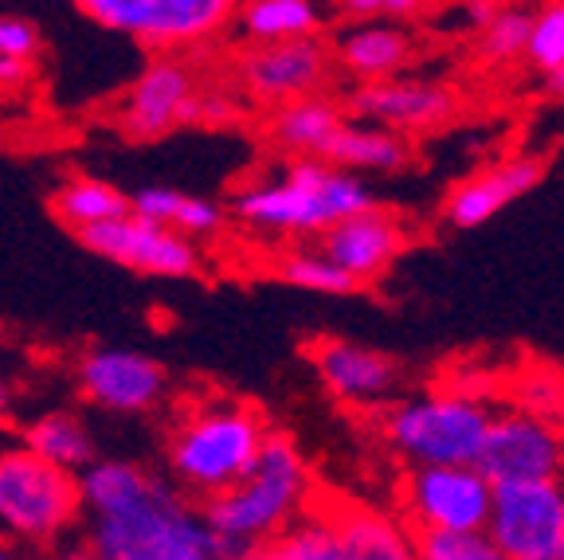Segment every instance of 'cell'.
I'll return each mask as SVG.
<instances>
[{"label": "cell", "mask_w": 564, "mask_h": 560, "mask_svg": "<svg viewBox=\"0 0 564 560\" xmlns=\"http://www.w3.org/2000/svg\"><path fill=\"white\" fill-rule=\"evenodd\" d=\"M475 466L490 486L564 478V435L553 420H541V416H494Z\"/></svg>", "instance_id": "obj_15"}, {"label": "cell", "mask_w": 564, "mask_h": 560, "mask_svg": "<svg viewBox=\"0 0 564 560\" xmlns=\"http://www.w3.org/2000/svg\"><path fill=\"white\" fill-rule=\"evenodd\" d=\"M525 63L541 75L564 67V4H545L533 9V24H529L525 40Z\"/></svg>", "instance_id": "obj_30"}, {"label": "cell", "mask_w": 564, "mask_h": 560, "mask_svg": "<svg viewBox=\"0 0 564 560\" xmlns=\"http://www.w3.org/2000/svg\"><path fill=\"white\" fill-rule=\"evenodd\" d=\"M529 24H533V9H518V4H498L490 24L478 32V55L486 63H513L525 60V40Z\"/></svg>", "instance_id": "obj_29"}, {"label": "cell", "mask_w": 564, "mask_h": 560, "mask_svg": "<svg viewBox=\"0 0 564 560\" xmlns=\"http://www.w3.org/2000/svg\"><path fill=\"white\" fill-rule=\"evenodd\" d=\"M12 412V385L4 377H0V420Z\"/></svg>", "instance_id": "obj_38"}, {"label": "cell", "mask_w": 564, "mask_h": 560, "mask_svg": "<svg viewBox=\"0 0 564 560\" xmlns=\"http://www.w3.org/2000/svg\"><path fill=\"white\" fill-rule=\"evenodd\" d=\"M83 521L79 478L24 446H0V537L20 549H55Z\"/></svg>", "instance_id": "obj_6"}, {"label": "cell", "mask_w": 564, "mask_h": 560, "mask_svg": "<svg viewBox=\"0 0 564 560\" xmlns=\"http://www.w3.org/2000/svg\"><path fill=\"white\" fill-rule=\"evenodd\" d=\"M317 502L314 474L286 431H271L256 466L231 486L204 502V526L216 537L224 560H247V552L291 529Z\"/></svg>", "instance_id": "obj_4"}, {"label": "cell", "mask_w": 564, "mask_h": 560, "mask_svg": "<svg viewBox=\"0 0 564 560\" xmlns=\"http://www.w3.org/2000/svg\"><path fill=\"white\" fill-rule=\"evenodd\" d=\"M494 412L478 396L455 388H427L392 400L380 416V435L415 466H475L482 455Z\"/></svg>", "instance_id": "obj_5"}, {"label": "cell", "mask_w": 564, "mask_h": 560, "mask_svg": "<svg viewBox=\"0 0 564 560\" xmlns=\"http://www.w3.org/2000/svg\"><path fill=\"white\" fill-rule=\"evenodd\" d=\"M486 541L506 560H538L564 541V478L494 486Z\"/></svg>", "instance_id": "obj_11"}, {"label": "cell", "mask_w": 564, "mask_h": 560, "mask_svg": "<svg viewBox=\"0 0 564 560\" xmlns=\"http://www.w3.org/2000/svg\"><path fill=\"white\" fill-rule=\"evenodd\" d=\"M44 52V32L28 17H0V60H24L35 63V55Z\"/></svg>", "instance_id": "obj_32"}, {"label": "cell", "mask_w": 564, "mask_h": 560, "mask_svg": "<svg viewBox=\"0 0 564 560\" xmlns=\"http://www.w3.org/2000/svg\"><path fill=\"white\" fill-rule=\"evenodd\" d=\"M236 122V98L224 95V90H200V110H196V126H224Z\"/></svg>", "instance_id": "obj_33"}, {"label": "cell", "mask_w": 564, "mask_h": 560, "mask_svg": "<svg viewBox=\"0 0 564 560\" xmlns=\"http://www.w3.org/2000/svg\"><path fill=\"white\" fill-rule=\"evenodd\" d=\"M20 446L28 455L44 459L55 471L79 478L90 463H98V439L87 420L75 412H40L20 428Z\"/></svg>", "instance_id": "obj_24"}, {"label": "cell", "mask_w": 564, "mask_h": 560, "mask_svg": "<svg viewBox=\"0 0 564 560\" xmlns=\"http://www.w3.org/2000/svg\"><path fill=\"white\" fill-rule=\"evenodd\" d=\"M83 545L95 560H224L196 502L138 459H102L79 474Z\"/></svg>", "instance_id": "obj_1"}, {"label": "cell", "mask_w": 564, "mask_h": 560, "mask_svg": "<svg viewBox=\"0 0 564 560\" xmlns=\"http://www.w3.org/2000/svg\"><path fill=\"white\" fill-rule=\"evenodd\" d=\"M267 416L239 396H200L173 416L165 435V471L173 491L204 506L231 491L263 451Z\"/></svg>", "instance_id": "obj_3"}, {"label": "cell", "mask_w": 564, "mask_h": 560, "mask_svg": "<svg viewBox=\"0 0 564 560\" xmlns=\"http://www.w3.org/2000/svg\"><path fill=\"white\" fill-rule=\"evenodd\" d=\"M52 212L63 228H70L75 236L90 228H102L110 219L130 216V193H122L118 184L102 181V176H67V181L55 189Z\"/></svg>", "instance_id": "obj_26"}, {"label": "cell", "mask_w": 564, "mask_h": 560, "mask_svg": "<svg viewBox=\"0 0 564 560\" xmlns=\"http://www.w3.org/2000/svg\"><path fill=\"white\" fill-rule=\"evenodd\" d=\"M326 165L341 169V173H400L412 165V146L397 133L380 130V126L365 122H345L337 138L326 149Z\"/></svg>", "instance_id": "obj_25"}, {"label": "cell", "mask_w": 564, "mask_h": 560, "mask_svg": "<svg viewBox=\"0 0 564 560\" xmlns=\"http://www.w3.org/2000/svg\"><path fill=\"white\" fill-rule=\"evenodd\" d=\"M90 255L106 259V263L126 267V271L141 274V279H169V282H188L204 274V251L200 244H188L176 231L150 224L141 216L110 219L102 228H90L75 236Z\"/></svg>", "instance_id": "obj_13"}, {"label": "cell", "mask_w": 564, "mask_h": 560, "mask_svg": "<svg viewBox=\"0 0 564 560\" xmlns=\"http://www.w3.org/2000/svg\"><path fill=\"white\" fill-rule=\"evenodd\" d=\"M310 365L322 388L349 408H388L404 380V368L388 353L345 342V337H317L310 345Z\"/></svg>", "instance_id": "obj_16"}, {"label": "cell", "mask_w": 564, "mask_h": 560, "mask_svg": "<svg viewBox=\"0 0 564 560\" xmlns=\"http://www.w3.org/2000/svg\"><path fill=\"white\" fill-rule=\"evenodd\" d=\"M0 560H28L20 545H12L9 537H0Z\"/></svg>", "instance_id": "obj_37"}, {"label": "cell", "mask_w": 564, "mask_h": 560, "mask_svg": "<svg viewBox=\"0 0 564 560\" xmlns=\"http://www.w3.org/2000/svg\"><path fill=\"white\" fill-rule=\"evenodd\" d=\"M75 12L153 55H176L212 44L216 35L228 32L236 4L228 0H79Z\"/></svg>", "instance_id": "obj_7"}, {"label": "cell", "mask_w": 564, "mask_h": 560, "mask_svg": "<svg viewBox=\"0 0 564 560\" xmlns=\"http://www.w3.org/2000/svg\"><path fill=\"white\" fill-rule=\"evenodd\" d=\"M349 122L345 103L337 95H310L299 103H286L267 115V133H271L274 149H282V158H326L329 141L337 130Z\"/></svg>", "instance_id": "obj_21"}, {"label": "cell", "mask_w": 564, "mask_h": 560, "mask_svg": "<svg viewBox=\"0 0 564 560\" xmlns=\"http://www.w3.org/2000/svg\"><path fill=\"white\" fill-rule=\"evenodd\" d=\"M326 502L345 560H420V545L397 514L365 502Z\"/></svg>", "instance_id": "obj_20"}, {"label": "cell", "mask_w": 564, "mask_h": 560, "mask_svg": "<svg viewBox=\"0 0 564 560\" xmlns=\"http://www.w3.org/2000/svg\"><path fill=\"white\" fill-rule=\"evenodd\" d=\"M200 79L185 55H153L126 87L115 110V126L133 141H158L181 126H196Z\"/></svg>", "instance_id": "obj_9"}, {"label": "cell", "mask_w": 564, "mask_h": 560, "mask_svg": "<svg viewBox=\"0 0 564 560\" xmlns=\"http://www.w3.org/2000/svg\"><path fill=\"white\" fill-rule=\"evenodd\" d=\"M329 83H334V55L322 35L274 47H243L236 60L239 95L267 110L310 95H329Z\"/></svg>", "instance_id": "obj_10"}, {"label": "cell", "mask_w": 564, "mask_h": 560, "mask_svg": "<svg viewBox=\"0 0 564 560\" xmlns=\"http://www.w3.org/2000/svg\"><path fill=\"white\" fill-rule=\"evenodd\" d=\"M247 560H345L341 541H337L334 514H329V502L317 498L291 529H282L279 537H271V541H263L259 549H251Z\"/></svg>", "instance_id": "obj_27"}, {"label": "cell", "mask_w": 564, "mask_h": 560, "mask_svg": "<svg viewBox=\"0 0 564 560\" xmlns=\"http://www.w3.org/2000/svg\"><path fill=\"white\" fill-rule=\"evenodd\" d=\"M271 274L279 282H286V287L310 290V294H352V290H361L349 274L337 271L317 247H291V251H282L274 259Z\"/></svg>", "instance_id": "obj_28"}, {"label": "cell", "mask_w": 564, "mask_h": 560, "mask_svg": "<svg viewBox=\"0 0 564 560\" xmlns=\"http://www.w3.org/2000/svg\"><path fill=\"white\" fill-rule=\"evenodd\" d=\"M408 244H412V236H408L404 219L397 212L372 204L361 216H349L337 228H329L317 239V251L326 255L341 274H349L357 287H369L397 263Z\"/></svg>", "instance_id": "obj_17"}, {"label": "cell", "mask_w": 564, "mask_h": 560, "mask_svg": "<svg viewBox=\"0 0 564 560\" xmlns=\"http://www.w3.org/2000/svg\"><path fill=\"white\" fill-rule=\"evenodd\" d=\"M545 90H549L553 98H564V67L549 71V75H545Z\"/></svg>", "instance_id": "obj_36"}, {"label": "cell", "mask_w": 564, "mask_h": 560, "mask_svg": "<svg viewBox=\"0 0 564 560\" xmlns=\"http://www.w3.org/2000/svg\"><path fill=\"white\" fill-rule=\"evenodd\" d=\"M494 486L478 466H415L400 482V521L412 537H470L490 517Z\"/></svg>", "instance_id": "obj_8"}, {"label": "cell", "mask_w": 564, "mask_h": 560, "mask_svg": "<svg viewBox=\"0 0 564 560\" xmlns=\"http://www.w3.org/2000/svg\"><path fill=\"white\" fill-rule=\"evenodd\" d=\"M377 204L369 181L314 158H286L279 169L239 184L228 208V219L263 236L322 239L341 219L361 216Z\"/></svg>", "instance_id": "obj_2"}, {"label": "cell", "mask_w": 564, "mask_h": 560, "mask_svg": "<svg viewBox=\"0 0 564 560\" xmlns=\"http://www.w3.org/2000/svg\"><path fill=\"white\" fill-rule=\"evenodd\" d=\"M130 212L150 224L176 231L188 244H204V239H216L228 228V208L212 196H193L181 193V189H169V184H141L130 193Z\"/></svg>", "instance_id": "obj_22"}, {"label": "cell", "mask_w": 564, "mask_h": 560, "mask_svg": "<svg viewBox=\"0 0 564 560\" xmlns=\"http://www.w3.org/2000/svg\"><path fill=\"white\" fill-rule=\"evenodd\" d=\"M545 176V158L538 153H513V158L498 161L490 169H478L467 181H458L443 201V219L451 228H482L490 224L506 204L521 201L525 193H533Z\"/></svg>", "instance_id": "obj_18"}, {"label": "cell", "mask_w": 564, "mask_h": 560, "mask_svg": "<svg viewBox=\"0 0 564 560\" xmlns=\"http://www.w3.org/2000/svg\"><path fill=\"white\" fill-rule=\"evenodd\" d=\"M329 17L310 0H251L239 4L231 28L243 40V47H274L294 40H317L326 32Z\"/></svg>", "instance_id": "obj_23"}, {"label": "cell", "mask_w": 564, "mask_h": 560, "mask_svg": "<svg viewBox=\"0 0 564 560\" xmlns=\"http://www.w3.org/2000/svg\"><path fill=\"white\" fill-rule=\"evenodd\" d=\"M44 560H95V557H90V549L83 541H59L55 549H47Z\"/></svg>", "instance_id": "obj_35"}, {"label": "cell", "mask_w": 564, "mask_h": 560, "mask_svg": "<svg viewBox=\"0 0 564 560\" xmlns=\"http://www.w3.org/2000/svg\"><path fill=\"white\" fill-rule=\"evenodd\" d=\"M420 560H506L486 541V534L470 537H420Z\"/></svg>", "instance_id": "obj_31"}, {"label": "cell", "mask_w": 564, "mask_h": 560, "mask_svg": "<svg viewBox=\"0 0 564 560\" xmlns=\"http://www.w3.org/2000/svg\"><path fill=\"white\" fill-rule=\"evenodd\" d=\"M75 385L98 412L150 416L169 396V368L141 349L95 345L75 360Z\"/></svg>", "instance_id": "obj_12"}, {"label": "cell", "mask_w": 564, "mask_h": 560, "mask_svg": "<svg viewBox=\"0 0 564 560\" xmlns=\"http://www.w3.org/2000/svg\"><path fill=\"white\" fill-rule=\"evenodd\" d=\"M329 55H334V71L365 87V83L400 79L415 60V40L404 24H384V20L345 24L329 44Z\"/></svg>", "instance_id": "obj_19"}, {"label": "cell", "mask_w": 564, "mask_h": 560, "mask_svg": "<svg viewBox=\"0 0 564 560\" xmlns=\"http://www.w3.org/2000/svg\"><path fill=\"white\" fill-rule=\"evenodd\" d=\"M349 122L380 126V130L412 138V133H432L458 115V90L451 83L423 79V75H400L388 83H365L341 98Z\"/></svg>", "instance_id": "obj_14"}, {"label": "cell", "mask_w": 564, "mask_h": 560, "mask_svg": "<svg viewBox=\"0 0 564 560\" xmlns=\"http://www.w3.org/2000/svg\"><path fill=\"white\" fill-rule=\"evenodd\" d=\"M35 75V63L24 60H0V90H24Z\"/></svg>", "instance_id": "obj_34"}, {"label": "cell", "mask_w": 564, "mask_h": 560, "mask_svg": "<svg viewBox=\"0 0 564 560\" xmlns=\"http://www.w3.org/2000/svg\"><path fill=\"white\" fill-rule=\"evenodd\" d=\"M538 560H564V541L556 545V549H549L545 557H538Z\"/></svg>", "instance_id": "obj_39"}]
</instances>
